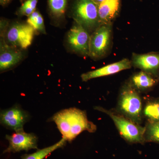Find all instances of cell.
<instances>
[{
	"instance_id": "obj_1",
	"label": "cell",
	"mask_w": 159,
	"mask_h": 159,
	"mask_svg": "<svg viewBox=\"0 0 159 159\" xmlns=\"http://www.w3.org/2000/svg\"><path fill=\"white\" fill-rule=\"evenodd\" d=\"M50 120L56 123L67 142H72L84 131L94 133L97 130V126L88 119L85 111L74 107L60 111Z\"/></svg>"
},
{
	"instance_id": "obj_2",
	"label": "cell",
	"mask_w": 159,
	"mask_h": 159,
	"mask_svg": "<svg viewBox=\"0 0 159 159\" xmlns=\"http://www.w3.org/2000/svg\"><path fill=\"white\" fill-rule=\"evenodd\" d=\"M117 109L119 113L140 125L143 116L142 99L139 92L129 82L123 86L118 101Z\"/></svg>"
},
{
	"instance_id": "obj_3",
	"label": "cell",
	"mask_w": 159,
	"mask_h": 159,
	"mask_svg": "<svg viewBox=\"0 0 159 159\" xmlns=\"http://www.w3.org/2000/svg\"><path fill=\"white\" fill-rule=\"evenodd\" d=\"M94 109L108 115L112 119L120 135L127 142L141 144L145 142V127L140 126L121 114L107 110L101 107H95Z\"/></svg>"
},
{
	"instance_id": "obj_4",
	"label": "cell",
	"mask_w": 159,
	"mask_h": 159,
	"mask_svg": "<svg viewBox=\"0 0 159 159\" xmlns=\"http://www.w3.org/2000/svg\"><path fill=\"white\" fill-rule=\"evenodd\" d=\"M72 16L74 21L89 33L94 32L100 25L98 6L92 0H75Z\"/></svg>"
},
{
	"instance_id": "obj_5",
	"label": "cell",
	"mask_w": 159,
	"mask_h": 159,
	"mask_svg": "<svg viewBox=\"0 0 159 159\" xmlns=\"http://www.w3.org/2000/svg\"><path fill=\"white\" fill-rule=\"evenodd\" d=\"M112 24L100 25L91 34L89 55L91 58L101 59L108 54L112 43Z\"/></svg>"
},
{
	"instance_id": "obj_6",
	"label": "cell",
	"mask_w": 159,
	"mask_h": 159,
	"mask_svg": "<svg viewBox=\"0 0 159 159\" xmlns=\"http://www.w3.org/2000/svg\"><path fill=\"white\" fill-rule=\"evenodd\" d=\"M90 36L88 31L75 22L68 34V43L74 52L81 56L88 57L89 55Z\"/></svg>"
},
{
	"instance_id": "obj_7",
	"label": "cell",
	"mask_w": 159,
	"mask_h": 159,
	"mask_svg": "<svg viewBox=\"0 0 159 159\" xmlns=\"http://www.w3.org/2000/svg\"><path fill=\"white\" fill-rule=\"evenodd\" d=\"M6 139L9 141V145L3 153L38 149L37 136L34 134L25 132L24 129L15 132L11 135H6Z\"/></svg>"
},
{
	"instance_id": "obj_8",
	"label": "cell",
	"mask_w": 159,
	"mask_h": 159,
	"mask_svg": "<svg viewBox=\"0 0 159 159\" xmlns=\"http://www.w3.org/2000/svg\"><path fill=\"white\" fill-rule=\"evenodd\" d=\"M34 31L28 23H16L10 27L7 32V40L11 46L26 49L31 45Z\"/></svg>"
},
{
	"instance_id": "obj_9",
	"label": "cell",
	"mask_w": 159,
	"mask_h": 159,
	"mask_svg": "<svg viewBox=\"0 0 159 159\" xmlns=\"http://www.w3.org/2000/svg\"><path fill=\"white\" fill-rule=\"evenodd\" d=\"M29 119L27 112L17 105L1 111L0 114L2 125L15 132L24 129V125Z\"/></svg>"
},
{
	"instance_id": "obj_10",
	"label": "cell",
	"mask_w": 159,
	"mask_h": 159,
	"mask_svg": "<svg viewBox=\"0 0 159 159\" xmlns=\"http://www.w3.org/2000/svg\"><path fill=\"white\" fill-rule=\"evenodd\" d=\"M132 65L134 67L146 72L153 77L158 76L159 52H150L144 54L133 53Z\"/></svg>"
},
{
	"instance_id": "obj_11",
	"label": "cell",
	"mask_w": 159,
	"mask_h": 159,
	"mask_svg": "<svg viewBox=\"0 0 159 159\" xmlns=\"http://www.w3.org/2000/svg\"><path fill=\"white\" fill-rule=\"evenodd\" d=\"M132 66L131 60L128 58H124L117 62L83 74L81 78L83 81L86 82L94 78L116 74L120 71L130 69Z\"/></svg>"
},
{
	"instance_id": "obj_12",
	"label": "cell",
	"mask_w": 159,
	"mask_h": 159,
	"mask_svg": "<svg viewBox=\"0 0 159 159\" xmlns=\"http://www.w3.org/2000/svg\"><path fill=\"white\" fill-rule=\"evenodd\" d=\"M0 50V70H7L16 65L22 59V52L16 47L9 45L3 38H1Z\"/></svg>"
},
{
	"instance_id": "obj_13",
	"label": "cell",
	"mask_w": 159,
	"mask_h": 159,
	"mask_svg": "<svg viewBox=\"0 0 159 159\" xmlns=\"http://www.w3.org/2000/svg\"><path fill=\"white\" fill-rule=\"evenodd\" d=\"M122 0H104L98 5L100 25L113 23L119 16Z\"/></svg>"
},
{
	"instance_id": "obj_14",
	"label": "cell",
	"mask_w": 159,
	"mask_h": 159,
	"mask_svg": "<svg viewBox=\"0 0 159 159\" xmlns=\"http://www.w3.org/2000/svg\"><path fill=\"white\" fill-rule=\"evenodd\" d=\"M157 82L153 76L142 70L133 75L129 82L137 90L143 91L152 88Z\"/></svg>"
},
{
	"instance_id": "obj_15",
	"label": "cell",
	"mask_w": 159,
	"mask_h": 159,
	"mask_svg": "<svg viewBox=\"0 0 159 159\" xmlns=\"http://www.w3.org/2000/svg\"><path fill=\"white\" fill-rule=\"evenodd\" d=\"M67 141L62 138L59 141L54 145L42 149H38L34 153L25 154L21 157L22 159H44L54 151L62 148L66 145Z\"/></svg>"
},
{
	"instance_id": "obj_16",
	"label": "cell",
	"mask_w": 159,
	"mask_h": 159,
	"mask_svg": "<svg viewBox=\"0 0 159 159\" xmlns=\"http://www.w3.org/2000/svg\"><path fill=\"white\" fill-rule=\"evenodd\" d=\"M143 116L148 122H159V99H151L146 102L143 108Z\"/></svg>"
},
{
	"instance_id": "obj_17",
	"label": "cell",
	"mask_w": 159,
	"mask_h": 159,
	"mask_svg": "<svg viewBox=\"0 0 159 159\" xmlns=\"http://www.w3.org/2000/svg\"><path fill=\"white\" fill-rule=\"evenodd\" d=\"M68 2V0H48L51 16L56 19L63 17L67 7Z\"/></svg>"
},
{
	"instance_id": "obj_18",
	"label": "cell",
	"mask_w": 159,
	"mask_h": 159,
	"mask_svg": "<svg viewBox=\"0 0 159 159\" xmlns=\"http://www.w3.org/2000/svg\"><path fill=\"white\" fill-rule=\"evenodd\" d=\"M145 127V142L159 143V122H148Z\"/></svg>"
},
{
	"instance_id": "obj_19",
	"label": "cell",
	"mask_w": 159,
	"mask_h": 159,
	"mask_svg": "<svg viewBox=\"0 0 159 159\" xmlns=\"http://www.w3.org/2000/svg\"><path fill=\"white\" fill-rule=\"evenodd\" d=\"M27 23L36 31H39L43 34H46L43 18L39 11L35 10L31 15L28 16Z\"/></svg>"
},
{
	"instance_id": "obj_20",
	"label": "cell",
	"mask_w": 159,
	"mask_h": 159,
	"mask_svg": "<svg viewBox=\"0 0 159 159\" xmlns=\"http://www.w3.org/2000/svg\"><path fill=\"white\" fill-rule=\"evenodd\" d=\"M39 0H26L18 9L17 14L20 16H29L36 10Z\"/></svg>"
},
{
	"instance_id": "obj_21",
	"label": "cell",
	"mask_w": 159,
	"mask_h": 159,
	"mask_svg": "<svg viewBox=\"0 0 159 159\" xmlns=\"http://www.w3.org/2000/svg\"><path fill=\"white\" fill-rule=\"evenodd\" d=\"M12 0H0V3L2 6H5L9 4Z\"/></svg>"
},
{
	"instance_id": "obj_22",
	"label": "cell",
	"mask_w": 159,
	"mask_h": 159,
	"mask_svg": "<svg viewBox=\"0 0 159 159\" xmlns=\"http://www.w3.org/2000/svg\"><path fill=\"white\" fill-rule=\"evenodd\" d=\"M93 2H94L96 3V4H97V5H99V4H100L102 2L104 1V0H92Z\"/></svg>"
},
{
	"instance_id": "obj_23",
	"label": "cell",
	"mask_w": 159,
	"mask_h": 159,
	"mask_svg": "<svg viewBox=\"0 0 159 159\" xmlns=\"http://www.w3.org/2000/svg\"><path fill=\"white\" fill-rule=\"evenodd\" d=\"M158 80L159 81V74H158Z\"/></svg>"
}]
</instances>
